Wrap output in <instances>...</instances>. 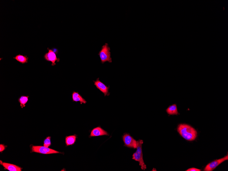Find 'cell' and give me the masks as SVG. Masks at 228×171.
I'll return each instance as SVG.
<instances>
[{
    "mask_svg": "<svg viewBox=\"0 0 228 171\" xmlns=\"http://www.w3.org/2000/svg\"><path fill=\"white\" fill-rule=\"evenodd\" d=\"M177 131L183 138L188 141L195 140L197 137V132L195 129L185 124L178 125Z\"/></svg>",
    "mask_w": 228,
    "mask_h": 171,
    "instance_id": "6da1fadb",
    "label": "cell"
},
{
    "mask_svg": "<svg viewBox=\"0 0 228 171\" xmlns=\"http://www.w3.org/2000/svg\"><path fill=\"white\" fill-rule=\"evenodd\" d=\"M143 141L139 140L137 141V151L133 155L132 159L139 162L141 169L143 170L146 169V165L143 161L142 151V144Z\"/></svg>",
    "mask_w": 228,
    "mask_h": 171,
    "instance_id": "7a4b0ae2",
    "label": "cell"
},
{
    "mask_svg": "<svg viewBox=\"0 0 228 171\" xmlns=\"http://www.w3.org/2000/svg\"><path fill=\"white\" fill-rule=\"evenodd\" d=\"M110 50H111V49L108 44L106 43L102 46L101 50L98 54L100 57L102 64H104L106 62L112 63L111 52H110Z\"/></svg>",
    "mask_w": 228,
    "mask_h": 171,
    "instance_id": "3957f363",
    "label": "cell"
},
{
    "mask_svg": "<svg viewBox=\"0 0 228 171\" xmlns=\"http://www.w3.org/2000/svg\"><path fill=\"white\" fill-rule=\"evenodd\" d=\"M32 151L33 152L43 154H51L58 153L59 152L44 146H33L32 147Z\"/></svg>",
    "mask_w": 228,
    "mask_h": 171,
    "instance_id": "277c9868",
    "label": "cell"
},
{
    "mask_svg": "<svg viewBox=\"0 0 228 171\" xmlns=\"http://www.w3.org/2000/svg\"><path fill=\"white\" fill-rule=\"evenodd\" d=\"M123 139L125 146L130 148L135 149L137 148V141H136L129 134H125L123 136Z\"/></svg>",
    "mask_w": 228,
    "mask_h": 171,
    "instance_id": "5b68a950",
    "label": "cell"
},
{
    "mask_svg": "<svg viewBox=\"0 0 228 171\" xmlns=\"http://www.w3.org/2000/svg\"><path fill=\"white\" fill-rule=\"evenodd\" d=\"M228 160V155L225 156L222 158L218 160H216L214 161L209 163L208 164L206 165V166L204 169V170L205 171H212L218 166L223 162L225 160Z\"/></svg>",
    "mask_w": 228,
    "mask_h": 171,
    "instance_id": "8992f818",
    "label": "cell"
},
{
    "mask_svg": "<svg viewBox=\"0 0 228 171\" xmlns=\"http://www.w3.org/2000/svg\"><path fill=\"white\" fill-rule=\"evenodd\" d=\"M48 50L49 52L44 55V58L47 61L52 62V66H54L56 65V62H59L60 59L57 58L56 53L52 50L48 48Z\"/></svg>",
    "mask_w": 228,
    "mask_h": 171,
    "instance_id": "52a82bcc",
    "label": "cell"
},
{
    "mask_svg": "<svg viewBox=\"0 0 228 171\" xmlns=\"http://www.w3.org/2000/svg\"><path fill=\"white\" fill-rule=\"evenodd\" d=\"M94 85H95L96 88L99 89L104 94L105 96H109L110 93L109 92V86H107L101 82L99 80V78L97 79L95 81H94Z\"/></svg>",
    "mask_w": 228,
    "mask_h": 171,
    "instance_id": "ba28073f",
    "label": "cell"
},
{
    "mask_svg": "<svg viewBox=\"0 0 228 171\" xmlns=\"http://www.w3.org/2000/svg\"><path fill=\"white\" fill-rule=\"evenodd\" d=\"M104 135H109L106 131H104L100 127L94 128L90 134V137L98 136Z\"/></svg>",
    "mask_w": 228,
    "mask_h": 171,
    "instance_id": "9c48e42d",
    "label": "cell"
},
{
    "mask_svg": "<svg viewBox=\"0 0 228 171\" xmlns=\"http://www.w3.org/2000/svg\"><path fill=\"white\" fill-rule=\"evenodd\" d=\"M6 169L10 171H21L22 168L17 166L7 163H2V164Z\"/></svg>",
    "mask_w": 228,
    "mask_h": 171,
    "instance_id": "30bf717a",
    "label": "cell"
},
{
    "mask_svg": "<svg viewBox=\"0 0 228 171\" xmlns=\"http://www.w3.org/2000/svg\"><path fill=\"white\" fill-rule=\"evenodd\" d=\"M72 98L73 102H80L81 104H85L86 102L80 95L77 92H74L72 94Z\"/></svg>",
    "mask_w": 228,
    "mask_h": 171,
    "instance_id": "8fae6325",
    "label": "cell"
},
{
    "mask_svg": "<svg viewBox=\"0 0 228 171\" xmlns=\"http://www.w3.org/2000/svg\"><path fill=\"white\" fill-rule=\"evenodd\" d=\"M166 111L167 114L169 115H177L180 114L178 111L177 105L175 104L169 106L166 110Z\"/></svg>",
    "mask_w": 228,
    "mask_h": 171,
    "instance_id": "7c38bea8",
    "label": "cell"
},
{
    "mask_svg": "<svg viewBox=\"0 0 228 171\" xmlns=\"http://www.w3.org/2000/svg\"><path fill=\"white\" fill-rule=\"evenodd\" d=\"M14 59L21 63L24 64L28 63V58L27 56H24L22 55L19 54L14 57Z\"/></svg>",
    "mask_w": 228,
    "mask_h": 171,
    "instance_id": "4fadbf2b",
    "label": "cell"
},
{
    "mask_svg": "<svg viewBox=\"0 0 228 171\" xmlns=\"http://www.w3.org/2000/svg\"><path fill=\"white\" fill-rule=\"evenodd\" d=\"M76 139L75 135L67 137L66 138V143L67 146L72 145L74 144Z\"/></svg>",
    "mask_w": 228,
    "mask_h": 171,
    "instance_id": "5bb4252c",
    "label": "cell"
},
{
    "mask_svg": "<svg viewBox=\"0 0 228 171\" xmlns=\"http://www.w3.org/2000/svg\"><path fill=\"white\" fill-rule=\"evenodd\" d=\"M28 96H22L18 99V101L20 104V106L22 108L25 107V105L28 101Z\"/></svg>",
    "mask_w": 228,
    "mask_h": 171,
    "instance_id": "9a60e30c",
    "label": "cell"
},
{
    "mask_svg": "<svg viewBox=\"0 0 228 171\" xmlns=\"http://www.w3.org/2000/svg\"><path fill=\"white\" fill-rule=\"evenodd\" d=\"M51 145V137H48L44 140V146L48 147Z\"/></svg>",
    "mask_w": 228,
    "mask_h": 171,
    "instance_id": "2e32d148",
    "label": "cell"
},
{
    "mask_svg": "<svg viewBox=\"0 0 228 171\" xmlns=\"http://www.w3.org/2000/svg\"><path fill=\"white\" fill-rule=\"evenodd\" d=\"M186 171H201V170L197 169L195 168H189L186 170Z\"/></svg>",
    "mask_w": 228,
    "mask_h": 171,
    "instance_id": "e0dca14e",
    "label": "cell"
},
{
    "mask_svg": "<svg viewBox=\"0 0 228 171\" xmlns=\"http://www.w3.org/2000/svg\"><path fill=\"white\" fill-rule=\"evenodd\" d=\"M5 149V146L3 144H1L0 145V152H2Z\"/></svg>",
    "mask_w": 228,
    "mask_h": 171,
    "instance_id": "ac0fdd59",
    "label": "cell"
}]
</instances>
